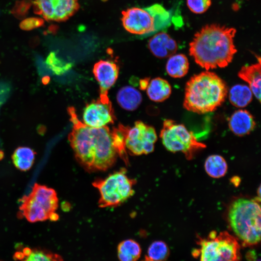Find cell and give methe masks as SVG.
<instances>
[{
    "label": "cell",
    "mask_w": 261,
    "mask_h": 261,
    "mask_svg": "<svg viewBox=\"0 0 261 261\" xmlns=\"http://www.w3.org/2000/svg\"><path fill=\"white\" fill-rule=\"evenodd\" d=\"M72 128L68 140L75 158L88 172L105 171L117 157L112 143L111 130L107 126L93 128L80 121L72 106L68 108Z\"/></svg>",
    "instance_id": "6da1fadb"
},
{
    "label": "cell",
    "mask_w": 261,
    "mask_h": 261,
    "mask_svg": "<svg viewBox=\"0 0 261 261\" xmlns=\"http://www.w3.org/2000/svg\"><path fill=\"white\" fill-rule=\"evenodd\" d=\"M234 28L208 25L197 32L189 44V54L199 66L208 70L224 68L232 61L237 50Z\"/></svg>",
    "instance_id": "7a4b0ae2"
},
{
    "label": "cell",
    "mask_w": 261,
    "mask_h": 261,
    "mask_svg": "<svg viewBox=\"0 0 261 261\" xmlns=\"http://www.w3.org/2000/svg\"><path fill=\"white\" fill-rule=\"evenodd\" d=\"M228 92L226 83L217 74L203 72L187 82L183 106L188 111L199 114L212 112L224 102Z\"/></svg>",
    "instance_id": "3957f363"
},
{
    "label": "cell",
    "mask_w": 261,
    "mask_h": 261,
    "mask_svg": "<svg viewBox=\"0 0 261 261\" xmlns=\"http://www.w3.org/2000/svg\"><path fill=\"white\" fill-rule=\"evenodd\" d=\"M258 200L240 198L230 205V226L244 246H253L261 239V207Z\"/></svg>",
    "instance_id": "277c9868"
},
{
    "label": "cell",
    "mask_w": 261,
    "mask_h": 261,
    "mask_svg": "<svg viewBox=\"0 0 261 261\" xmlns=\"http://www.w3.org/2000/svg\"><path fill=\"white\" fill-rule=\"evenodd\" d=\"M169 13L159 4L144 8L132 7L122 12L123 27L129 32L147 35L155 32L165 24Z\"/></svg>",
    "instance_id": "5b68a950"
},
{
    "label": "cell",
    "mask_w": 261,
    "mask_h": 261,
    "mask_svg": "<svg viewBox=\"0 0 261 261\" xmlns=\"http://www.w3.org/2000/svg\"><path fill=\"white\" fill-rule=\"evenodd\" d=\"M126 173V169L122 168L104 179H98L93 182V186L100 194V207L117 206L133 195V186L136 181L130 178Z\"/></svg>",
    "instance_id": "8992f818"
},
{
    "label": "cell",
    "mask_w": 261,
    "mask_h": 261,
    "mask_svg": "<svg viewBox=\"0 0 261 261\" xmlns=\"http://www.w3.org/2000/svg\"><path fill=\"white\" fill-rule=\"evenodd\" d=\"M20 202L22 215L29 221L35 222L49 219L58 208V200L54 189L35 183L31 192L23 196Z\"/></svg>",
    "instance_id": "52a82bcc"
},
{
    "label": "cell",
    "mask_w": 261,
    "mask_h": 261,
    "mask_svg": "<svg viewBox=\"0 0 261 261\" xmlns=\"http://www.w3.org/2000/svg\"><path fill=\"white\" fill-rule=\"evenodd\" d=\"M197 255L200 261H239L240 245L227 232H211L206 238H200Z\"/></svg>",
    "instance_id": "ba28073f"
},
{
    "label": "cell",
    "mask_w": 261,
    "mask_h": 261,
    "mask_svg": "<svg viewBox=\"0 0 261 261\" xmlns=\"http://www.w3.org/2000/svg\"><path fill=\"white\" fill-rule=\"evenodd\" d=\"M160 137L168 150L174 153L181 152L188 160L193 159L199 151L206 147L184 125L171 119L164 121Z\"/></svg>",
    "instance_id": "9c48e42d"
},
{
    "label": "cell",
    "mask_w": 261,
    "mask_h": 261,
    "mask_svg": "<svg viewBox=\"0 0 261 261\" xmlns=\"http://www.w3.org/2000/svg\"><path fill=\"white\" fill-rule=\"evenodd\" d=\"M157 135L154 128L141 121L129 127L126 138L127 152L131 155L148 154L153 152Z\"/></svg>",
    "instance_id": "30bf717a"
},
{
    "label": "cell",
    "mask_w": 261,
    "mask_h": 261,
    "mask_svg": "<svg viewBox=\"0 0 261 261\" xmlns=\"http://www.w3.org/2000/svg\"><path fill=\"white\" fill-rule=\"evenodd\" d=\"M34 12L48 21H65L79 9L78 0H32Z\"/></svg>",
    "instance_id": "8fae6325"
},
{
    "label": "cell",
    "mask_w": 261,
    "mask_h": 261,
    "mask_svg": "<svg viewBox=\"0 0 261 261\" xmlns=\"http://www.w3.org/2000/svg\"><path fill=\"white\" fill-rule=\"evenodd\" d=\"M83 120L85 124L96 128L114 124L116 118L111 101L99 98L87 103L83 110Z\"/></svg>",
    "instance_id": "7c38bea8"
},
{
    "label": "cell",
    "mask_w": 261,
    "mask_h": 261,
    "mask_svg": "<svg viewBox=\"0 0 261 261\" xmlns=\"http://www.w3.org/2000/svg\"><path fill=\"white\" fill-rule=\"evenodd\" d=\"M93 73L99 85L100 100L109 101L108 90L118 78V66L110 60H101L94 64Z\"/></svg>",
    "instance_id": "4fadbf2b"
},
{
    "label": "cell",
    "mask_w": 261,
    "mask_h": 261,
    "mask_svg": "<svg viewBox=\"0 0 261 261\" xmlns=\"http://www.w3.org/2000/svg\"><path fill=\"white\" fill-rule=\"evenodd\" d=\"M148 46L150 52L160 58L174 55L178 48L175 41L164 32H159L151 38Z\"/></svg>",
    "instance_id": "5bb4252c"
},
{
    "label": "cell",
    "mask_w": 261,
    "mask_h": 261,
    "mask_svg": "<svg viewBox=\"0 0 261 261\" xmlns=\"http://www.w3.org/2000/svg\"><path fill=\"white\" fill-rule=\"evenodd\" d=\"M256 123L253 116L247 110H238L234 112L229 120L230 130L236 135L249 134L254 129Z\"/></svg>",
    "instance_id": "9a60e30c"
},
{
    "label": "cell",
    "mask_w": 261,
    "mask_h": 261,
    "mask_svg": "<svg viewBox=\"0 0 261 261\" xmlns=\"http://www.w3.org/2000/svg\"><path fill=\"white\" fill-rule=\"evenodd\" d=\"M261 59L258 63L242 67L238 73V76L248 85L255 97L261 102Z\"/></svg>",
    "instance_id": "2e32d148"
},
{
    "label": "cell",
    "mask_w": 261,
    "mask_h": 261,
    "mask_svg": "<svg viewBox=\"0 0 261 261\" xmlns=\"http://www.w3.org/2000/svg\"><path fill=\"white\" fill-rule=\"evenodd\" d=\"M116 100L122 108L128 111H134L140 105L142 97L137 89L131 86H127L118 91Z\"/></svg>",
    "instance_id": "e0dca14e"
},
{
    "label": "cell",
    "mask_w": 261,
    "mask_h": 261,
    "mask_svg": "<svg viewBox=\"0 0 261 261\" xmlns=\"http://www.w3.org/2000/svg\"><path fill=\"white\" fill-rule=\"evenodd\" d=\"M172 88L169 82L160 77L151 80L146 88V92L149 98L156 102H161L170 96Z\"/></svg>",
    "instance_id": "ac0fdd59"
},
{
    "label": "cell",
    "mask_w": 261,
    "mask_h": 261,
    "mask_svg": "<svg viewBox=\"0 0 261 261\" xmlns=\"http://www.w3.org/2000/svg\"><path fill=\"white\" fill-rule=\"evenodd\" d=\"M129 127V126H125L119 124L117 127H113L111 130L113 147L117 156L126 165H128L129 162L126 147V138Z\"/></svg>",
    "instance_id": "d6986e66"
},
{
    "label": "cell",
    "mask_w": 261,
    "mask_h": 261,
    "mask_svg": "<svg viewBox=\"0 0 261 261\" xmlns=\"http://www.w3.org/2000/svg\"><path fill=\"white\" fill-rule=\"evenodd\" d=\"M117 253L120 261H137L140 258L142 249L136 241L127 239L119 243Z\"/></svg>",
    "instance_id": "ffe728a7"
},
{
    "label": "cell",
    "mask_w": 261,
    "mask_h": 261,
    "mask_svg": "<svg viewBox=\"0 0 261 261\" xmlns=\"http://www.w3.org/2000/svg\"><path fill=\"white\" fill-rule=\"evenodd\" d=\"M189 62L187 57L182 54L170 56L166 65L167 73L174 78H181L188 72Z\"/></svg>",
    "instance_id": "44dd1931"
},
{
    "label": "cell",
    "mask_w": 261,
    "mask_h": 261,
    "mask_svg": "<svg viewBox=\"0 0 261 261\" xmlns=\"http://www.w3.org/2000/svg\"><path fill=\"white\" fill-rule=\"evenodd\" d=\"M35 153L31 148L26 146L17 147L14 151L12 158L14 166L19 170H29L34 161Z\"/></svg>",
    "instance_id": "7402d4cb"
},
{
    "label": "cell",
    "mask_w": 261,
    "mask_h": 261,
    "mask_svg": "<svg viewBox=\"0 0 261 261\" xmlns=\"http://www.w3.org/2000/svg\"><path fill=\"white\" fill-rule=\"evenodd\" d=\"M252 95L248 86L238 84L232 87L229 93V99L231 104L234 106L243 108L251 102Z\"/></svg>",
    "instance_id": "603a6c76"
},
{
    "label": "cell",
    "mask_w": 261,
    "mask_h": 261,
    "mask_svg": "<svg viewBox=\"0 0 261 261\" xmlns=\"http://www.w3.org/2000/svg\"><path fill=\"white\" fill-rule=\"evenodd\" d=\"M204 169L210 177L218 178L225 175L228 165L223 157L219 155H212L206 159Z\"/></svg>",
    "instance_id": "cb8c5ba5"
},
{
    "label": "cell",
    "mask_w": 261,
    "mask_h": 261,
    "mask_svg": "<svg viewBox=\"0 0 261 261\" xmlns=\"http://www.w3.org/2000/svg\"><path fill=\"white\" fill-rule=\"evenodd\" d=\"M24 256L21 261H64L59 254L41 249H30Z\"/></svg>",
    "instance_id": "d4e9b609"
},
{
    "label": "cell",
    "mask_w": 261,
    "mask_h": 261,
    "mask_svg": "<svg viewBox=\"0 0 261 261\" xmlns=\"http://www.w3.org/2000/svg\"><path fill=\"white\" fill-rule=\"evenodd\" d=\"M169 255V249L167 244L161 241H156L149 246L146 256L155 261H165Z\"/></svg>",
    "instance_id": "484cf974"
},
{
    "label": "cell",
    "mask_w": 261,
    "mask_h": 261,
    "mask_svg": "<svg viewBox=\"0 0 261 261\" xmlns=\"http://www.w3.org/2000/svg\"><path fill=\"white\" fill-rule=\"evenodd\" d=\"M32 5V0H17L11 10V13L18 19H23L28 14Z\"/></svg>",
    "instance_id": "4316f807"
},
{
    "label": "cell",
    "mask_w": 261,
    "mask_h": 261,
    "mask_svg": "<svg viewBox=\"0 0 261 261\" xmlns=\"http://www.w3.org/2000/svg\"><path fill=\"white\" fill-rule=\"evenodd\" d=\"M188 9L196 14L205 12L211 5V0H187Z\"/></svg>",
    "instance_id": "83f0119b"
},
{
    "label": "cell",
    "mask_w": 261,
    "mask_h": 261,
    "mask_svg": "<svg viewBox=\"0 0 261 261\" xmlns=\"http://www.w3.org/2000/svg\"><path fill=\"white\" fill-rule=\"evenodd\" d=\"M44 21L43 18L38 17H31L24 18L19 24L20 28L26 31H30L40 28L44 25Z\"/></svg>",
    "instance_id": "f1b7e54d"
},
{
    "label": "cell",
    "mask_w": 261,
    "mask_h": 261,
    "mask_svg": "<svg viewBox=\"0 0 261 261\" xmlns=\"http://www.w3.org/2000/svg\"><path fill=\"white\" fill-rule=\"evenodd\" d=\"M47 62L49 65H53V70L57 73H62L68 70L71 67V64L68 63L64 64L62 61H60L56 56L54 52H51L48 56Z\"/></svg>",
    "instance_id": "f546056e"
},
{
    "label": "cell",
    "mask_w": 261,
    "mask_h": 261,
    "mask_svg": "<svg viewBox=\"0 0 261 261\" xmlns=\"http://www.w3.org/2000/svg\"><path fill=\"white\" fill-rule=\"evenodd\" d=\"M149 82L148 78L141 79L139 82L140 88L142 90L146 89Z\"/></svg>",
    "instance_id": "4dcf8cb0"
},
{
    "label": "cell",
    "mask_w": 261,
    "mask_h": 261,
    "mask_svg": "<svg viewBox=\"0 0 261 261\" xmlns=\"http://www.w3.org/2000/svg\"><path fill=\"white\" fill-rule=\"evenodd\" d=\"M58 218V215L55 212L52 213L49 217V219L52 221H56Z\"/></svg>",
    "instance_id": "1f68e13d"
},
{
    "label": "cell",
    "mask_w": 261,
    "mask_h": 261,
    "mask_svg": "<svg viewBox=\"0 0 261 261\" xmlns=\"http://www.w3.org/2000/svg\"><path fill=\"white\" fill-rule=\"evenodd\" d=\"M142 261H155L153 260H152L150 259L149 258H148L146 256H145V259L142 260Z\"/></svg>",
    "instance_id": "d6a6232c"
},
{
    "label": "cell",
    "mask_w": 261,
    "mask_h": 261,
    "mask_svg": "<svg viewBox=\"0 0 261 261\" xmlns=\"http://www.w3.org/2000/svg\"><path fill=\"white\" fill-rule=\"evenodd\" d=\"M3 156H4L3 152L1 150H0V160H1L3 158Z\"/></svg>",
    "instance_id": "836d02e7"
},
{
    "label": "cell",
    "mask_w": 261,
    "mask_h": 261,
    "mask_svg": "<svg viewBox=\"0 0 261 261\" xmlns=\"http://www.w3.org/2000/svg\"><path fill=\"white\" fill-rule=\"evenodd\" d=\"M260 261V260H258V261Z\"/></svg>",
    "instance_id": "e575fe53"
}]
</instances>
